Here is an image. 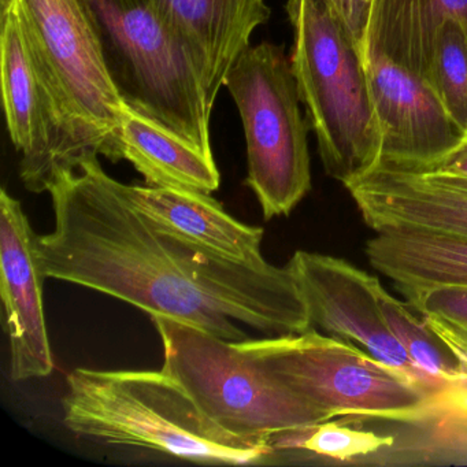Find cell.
<instances>
[{"mask_svg": "<svg viewBox=\"0 0 467 467\" xmlns=\"http://www.w3.org/2000/svg\"><path fill=\"white\" fill-rule=\"evenodd\" d=\"M346 188L374 232L412 226L467 237L466 193L433 184L422 174L376 168Z\"/></svg>", "mask_w": 467, "mask_h": 467, "instance_id": "obj_14", "label": "cell"}, {"mask_svg": "<svg viewBox=\"0 0 467 467\" xmlns=\"http://www.w3.org/2000/svg\"><path fill=\"white\" fill-rule=\"evenodd\" d=\"M422 316H436L467 327V286L439 285L404 294Z\"/></svg>", "mask_w": 467, "mask_h": 467, "instance_id": "obj_23", "label": "cell"}, {"mask_svg": "<svg viewBox=\"0 0 467 467\" xmlns=\"http://www.w3.org/2000/svg\"><path fill=\"white\" fill-rule=\"evenodd\" d=\"M163 347V370L179 379L202 411L240 437H270L329 420L239 348L199 327L151 317Z\"/></svg>", "mask_w": 467, "mask_h": 467, "instance_id": "obj_5", "label": "cell"}, {"mask_svg": "<svg viewBox=\"0 0 467 467\" xmlns=\"http://www.w3.org/2000/svg\"><path fill=\"white\" fill-rule=\"evenodd\" d=\"M379 303L390 329L420 370L442 384L461 376L458 360L434 335L426 319L412 314L409 303L396 299L384 286L379 292Z\"/></svg>", "mask_w": 467, "mask_h": 467, "instance_id": "obj_22", "label": "cell"}, {"mask_svg": "<svg viewBox=\"0 0 467 467\" xmlns=\"http://www.w3.org/2000/svg\"><path fill=\"white\" fill-rule=\"evenodd\" d=\"M420 174H442L467 179V133L458 147L434 163L426 173Z\"/></svg>", "mask_w": 467, "mask_h": 467, "instance_id": "obj_25", "label": "cell"}, {"mask_svg": "<svg viewBox=\"0 0 467 467\" xmlns=\"http://www.w3.org/2000/svg\"><path fill=\"white\" fill-rule=\"evenodd\" d=\"M223 87L236 103L247 140V185L266 220L291 214L311 190L307 125L291 59L270 43L248 46Z\"/></svg>", "mask_w": 467, "mask_h": 467, "instance_id": "obj_7", "label": "cell"}, {"mask_svg": "<svg viewBox=\"0 0 467 467\" xmlns=\"http://www.w3.org/2000/svg\"><path fill=\"white\" fill-rule=\"evenodd\" d=\"M325 2L340 18L341 23L346 26L362 50L373 0H325Z\"/></svg>", "mask_w": 467, "mask_h": 467, "instance_id": "obj_24", "label": "cell"}, {"mask_svg": "<svg viewBox=\"0 0 467 467\" xmlns=\"http://www.w3.org/2000/svg\"><path fill=\"white\" fill-rule=\"evenodd\" d=\"M48 193L54 229L37 236L46 278L94 289L228 341L310 329L288 267L237 262L169 231L141 212L98 157L62 171Z\"/></svg>", "mask_w": 467, "mask_h": 467, "instance_id": "obj_1", "label": "cell"}, {"mask_svg": "<svg viewBox=\"0 0 467 467\" xmlns=\"http://www.w3.org/2000/svg\"><path fill=\"white\" fill-rule=\"evenodd\" d=\"M26 47L84 149L116 160L125 105L84 0H15Z\"/></svg>", "mask_w": 467, "mask_h": 467, "instance_id": "obj_8", "label": "cell"}, {"mask_svg": "<svg viewBox=\"0 0 467 467\" xmlns=\"http://www.w3.org/2000/svg\"><path fill=\"white\" fill-rule=\"evenodd\" d=\"M422 176L433 184L467 195V179L464 177L442 176V174H422Z\"/></svg>", "mask_w": 467, "mask_h": 467, "instance_id": "obj_26", "label": "cell"}, {"mask_svg": "<svg viewBox=\"0 0 467 467\" xmlns=\"http://www.w3.org/2000/svg\"><path fill=\"white\" fill-rule=\"evenodd\" d=\"M389 423L400 426L395 442L370 466H467V374L431 392L411 420Z\"/></svg>", "mask_w": 467, "mask_h": 467, "instance_id": "obj_18", "label": "cell"}, {"mask_svg": "<svg viewBox=\"0 0 467 467\" xmlns=\"http://www.w3.org/2000/svg\"><path fill=\"white\" fill-rule=\"evenodd\" d=\"M127 192L141 212L193 244L237 262L265 259L264 229L240 223L210 193L149 185H127Z\"/></svg>", "mask_w": 467, "mask_h": 467, "instance_id": "obj_15", "label": "cell"}, {"mask_svg": "<svg viewBox=\"0 0 467 467\" xmlns=\"http://www.w3.org/2000/svg\"><path fill=\"white\" fill-rule=\"evenodd\" d=\"M198 67L210 106L226 75L250 46L253 32L267 23L265 0H152Z\"/></svg>", "mask_w": 467, "mask_h": 467, "instance_id": "obj_13", "label": "cell"}, {"mask_svg": "<svg viewBox=\"0 0 467 467\" xmlns=\"http://www.w3.org/2000/svg\"><path fill=\"white\" fill-rule=\"evenodd\" d=\"M291 65L327 176L351 184L379 166V124L365 58L325 0H288Z\"/></svg>", "mask_w": 467, "mask_h": 467, "instance_id": "obj_3", "label": "cell"}, {"mask_svg": "<svg viewBox=\"0 0 467 467\" xmlns=\"http://www.w3.org/2000/svg\"><path fill=\"white\" fill-rule=\"evenodd\" d=\"M125 160L149 187L182 188L213 193L221 176L213 155L143 114L125 108L116 138V160Z\"/></svg>", "mask_w": 467, "mask_h": 467, "instance_id": "obj_17", "label": "cell"}, {"mask_svg": "<svg viewBox=\"0 0 467 467\" xmlns=\"http://www.w3.org/2000/svg\"><path fill=\"white\" fill-rule=\"evenodd\" d=\"M392 433H379L357 425V420L332 418L316 425L281 431L270 437L277 451H300L336 464H366L373 456L392 447Z\"/></svg>", "mask_w": 467, "mask_h": 467, "instance_id": "obj_20", "label": "cell"}, {"mask_svg": "<svg viewBox=\"0 0 467 467\" xmlns=\"http://www.w3.org/2000/svg\"><path fill=\"white\" fill-rule=\"evenodd\" d=\"M36 234L20 201L0 193V294L10 346L13 381L43 379L54 368L43 306V275Z\"/></svg>", "mask_w": 467, "mask_h": 467, "instance_id": "obj_12", "label": "cell"}, {"mask_svg": "<svg viewBox=\"0 0 467 467\" xmlns=\"http://www.w3.org/2000/svg\"><path fill=\"white\" fill-rule=\"evenodd\" d=\"M462 132L467 133V28L448 21L437 32L425 76Z\"/></svg>", "mask_w": 467, "mask_h": 467, "instance_id": "obj_21", "label": "cell"}, {"mask_svg": "<svg viewBox=\"0 0 467 467\" xmlns=\"http://www.w3.org/2000/svg\"><path fill=\"white\" fill-rule=\"evenodd\" d=\"M125 105L213 155L198 67L152 0H84Z\"/></svg>", "mask_w": 467, "mask_h": 467, "instance_id": "obj_4", "label": "cell"}, {"mask_svg": "<svg viewBox=\"0 0 467 467\" xmlns=\"http://www.w3.org/2000/svg\"><path fill=\"white\" fill-rule=\"evenodd\" d=\"M363 58L381 139L377 168L426 173L466 133L425 78L382 54L366 53Z\"/></svg>", "mask_w": 467, "mask_h": 467, "instance_id": "obj_11", "label": "cell"}, {"mask_svg": "<svg viewBox=\"0 0 467 467\" xmlns=\"http://www.w3.org/2000/svg\"><path fill=\"white\" fill-rule=\"evenodd\" d=\"M311 327L352 341L385 365L434 392L445 384L417 368L388 324L379 278L344 259L299 250L289 259Z\"/></svg>", "mask_w": 467, "mask_h": 467, "instance_id": "obj_10", "label": "cell"}, {"mask_svg": "<svg viewBox=\"0 0 467 467\" xmlns=\"http://www.w3.org/2000/svg\"><path fill=\"white\" fill-rule=\"evenodd\" d=\"M64 423L76 436L158 451L187 461L255 464L275 453L267 437H240L210 420L166 370H95L67 377Z\"/></svg>", "mask_w": 467, "mask_h": 467, "instance_id": "obj_2", "label": "cell"}, {"mask_svg": "<svg viewBox=\"0 0 467 467\" xmlns=\"http://www.w3.org/2000/svg\"><path fill=\"white\" fill-rule=\"evenodd\" d=\"M448 21L467 28V0H373L362 53H379L425 76L437 32Z\"/></svg>", "mask_w": 467, "mask_h": 467, "instance_id": "obj_19", "label": "cell"}, {"mask_svg": "<svg viewBox=\"0 0 467 467\" xmlns=\"http://www.w3.org/2000/svg\"><path fill=\"white\" fill-rule=\"evenodd\" d=\"M237 346L329 420L403 422L415 417L431 398V390L352 341L314 327L248 338L237 341Z\"/></svg>", "mask_w": 467, "mask_h": 467, "instance_id": "obj_6", "label": "cell"}, {"mask_svg": "<svg viewBox=\"0 0 467 467\" xmlns=\"http://www.w3.org/2000/svg\"><path fill=\"white\" fill-rule=\"evenodd\" d=\"M2 92L10 139L21 152L20 177L26 190L48 192L62 171L91 155L43 80L26 47L15 7L2 16Z\"/></svg>", "mask_w": 467, "mask_h": 467, "instance_id": "obj_9", "label": "cell"}, {"mask_svg": "<svg viewBox=\"0 0 467 467\" xmlns=\"http://www.w3.org/2000/svg\"><path fill=\"white\" fill-rule=\"evenodd\" d=\"M371 266L401 294L439 285L467 286V237L433 229L395 226L366 244Z\"/></svg>", "mask_w": 467, "mask_h": 467, "instance_id": "obj_16", "label": "cell"}]
</instances>
